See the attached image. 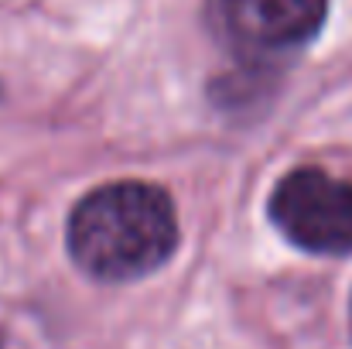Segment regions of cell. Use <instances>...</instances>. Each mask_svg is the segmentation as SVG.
<instances>
[{"instance_id":"cell-1","label":"cell","mask_w":352,"mask_h":349,"mask_svg":"<svg viewBox=\"0 0 352 349\" xmlns=\"http://www.w3.org/2000/svg\"><path fill=\"white\" fill-rule=\"evenodd\" d=\"M175 243L178 220L168 192L144 182L89 192L69 220L72 260L100 281H130L157 271Z\"/></svg>"},{"instance_id":"cell-2","label":"cell","mask_w":352,"mask_h":349,"mask_svg":"<svg viewBox=\"0 0 352 349\" xmlns=\"http://www.w3.org/2000/svg\"><path fill=\"white\" fill-rule=\"evenodd\" d=\"M270 220L301 250L352 253V182L318 168L291 171L270 195Z\"/></svg>"},{"instance_id":"cell-3","label":"cell","mask_w":352,"mask_h":349,"mask_svg":"<svg viewBox=\"0 0 352 349\" xmlns=\"http://www.w3.org/2000/svg\"><path fill=\"white\" fill-rule=\"evenodd\" d=\"M212 21L239 52L274 55L318 34L325 0H212Z\"/></svg>"}]
</instances>
